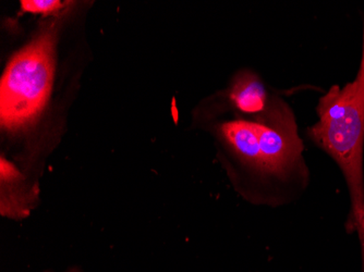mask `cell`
<instances>
[{
	"label": "cell",
	"instance_id": "cell-5",
	"mask_svg": "<svg viewBox=\"0 0 364 272\" xmlns=\"http://www.w3.org/2000/svg\"><path fill=\"white\" fill-rule=\"evenodd\" d=\"M42 272H57L55 271V270H44V271ZM60 272H85L83 270L81 269V268L77 267V266H71V267L67 268V269L63 270V271Z\"/></svg>",
	"mask_w": 364,
	"mask_h": 272
},
{
	"label": "cell",
	"instance_id": "cell-2",
	"mask_svg": "<svg viewBox=\"0 0 364 272\" xmlns=\"http://www.w3.org/2000/svg\"><path fill=\"white\" fill-rule=\"evenodd\" d=\"M318 121L306 136L336 163L350 197L346 229L355 233L364 272V26L359 69L353 81L333 85L316 106Z\"/></svg>",
	"mask_w": 364,
	"mask_h": 272
},
{
	"label": "cell",
	"instance_id": "cell-3",
	"mask_svg": "<svg viewBox=\"0 0 364 272\" xmlns=\"http://www.w3.org/2000/svg\"><path fill=\"white\" fill-rule=\"evenodd\" d=\"M54 26L14 55L0 84V120L9 131L32 124L42 112L54 79Z\"/></svg>",
	"mask_w": 364,
	"mask_h": 272
},
{
	"label": "cell",
	"instance_id": "cell-4",
	"mask_svg": "<svg viewBox=\"0 0 364 272\" xmlns=\"http://www.w3.org/2000/svg\"><path fill=\"white\" fill-rule=\"evenodd\" d=\"M63 4L58 0H26L21 1L22 10L31 13H52L59 11Z\"/></svg>",
	"mask_w": 364,
	"mask_h": 272
},
{
	"label": "cell",
	"instance_id": "cell-1",
	"mask_svg": "<svg viewBox=\"0 0 364 272\" xmlns=\"http://www.w3.org/2000/svg\"><path fill=\"white\" fill-rule=\"evenodd\" d=\"M294 91L275 89L259 107L241 111L245 118L224 122L218 129L220 141L242 173L239 187L257 205H287L310 182L304 141L285 98Z\"/></svg>",
	"mask_w": 364,
	"mask_h": 272
}]
</instances>
